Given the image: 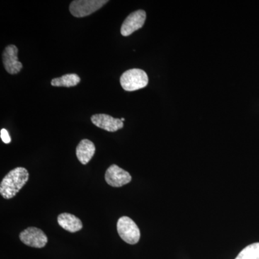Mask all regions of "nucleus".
I'll return each instance as SVG.
<instances>
[{"mask_svg":"<svg viewBox=\"0 0 259 259\" xmlns=\"http://www.w3.org/2000/svg\"><path fill=\"white\" fill-rule=\"evenodd\" d=\"M28 180V170L23 167H17L11 170L2 180L0 194L3 198L12 199L20 192Z\"/></svg>","mask_w":259,"mask_h":259,"instance_id":"f257e3e1","label":"nucleus"},{"mask_svg":"<svg viewBox=\"0 0 259 259\" xmlns=\"http://www.w3.org/2000/svg\"><path fill=\"white\" fill-rule=\"evenodd\" d=\"M120 82L122 89L125 91H136L147 86L148 75L142 69L127 70L120 76Z\"/></svg>","mask_w":259,"mask_h":259,"instance_id":"f03ea898","label":"nucleus"},{"mask_svg":"<svg viewBox=\"0 0 259 259\" xmlns=\"http://www.w3.org/2000/svg\"><path fill=\"white\" fill-rule=\"evenodd\" d=\"M117 230L122 241L128 244H136L141 238L139 227L131 218L123 216L117 223Z\"/></svg>","mask_w":259,"mask_h":259,"instance_id":"7ed1b4c3","label":"nucleus"},{"mask_svg":"<svg viewBox=\"0 0 259 259\" xmlns=\"http://www.w3.org/2000/svg\"><path fill=\"white\" fill-rule=\"evenodd\" d=\"M107 3V0H74L70 4V13L76 18H84L100 10Z\"/></svg>","mask_w":259,"mask_h":259,"instance_id":"20e7f679","label":"nucleus"},{"mask_svg":"<svg viewBox=\"0 0 259 259\" xmlns=\"http://www.w3.org/2000/svg\"><path fill=\"white\" fill-rule=\"evenodd\" d=\"M20 241L32 248H41L48 243V237L44 232L35 227H29L20 233Z\"/></svg>","mask_w":259,"mask_h":259,"instance_id":"39448f33","label":"nucleus"},{"mask_svg":"<svg viewBox=\"0 0 259 259\" xmlns=\"http://www.w3.org/2000/svg\"><path fill=\"white\" fill-rule=\"evenodd\" d=\"M146 19L144 10H139L130 14L121 26L120 32L123 36H129L144 26Z\"/></svg>","mask_w":259,"mask_h":259,"instance_id":"423d86ee","label":"nucleus"},{"mask_svg":"<svg viewBox=\"0 0 259 259\" xmlns=\"http://www.w3.org/2000/svg\"><path fill=\"white\" fill-rule=\"evenodd\" d=\"M105 178L107 183L113 187H122L132 180V177L128 172L116 164H112L107 168Z\"/></svg>","mask_w":259,"mask_h":259,"instance_id":"0eeeda50","label":"nucleus"},{"mask_svg":"<svg viewBox=\"0 0 259 259\" xmlns=\"http://www.w3.org/2000/svg\"><path fill=\"white\" fill-rule=\"evenodd\" d=\"M18 49L15 45L8 46L3 51V65L10 74H18L23 69V64L18 60Z\"/></svg>","mask_w":259,"mask_h":259,"instance_id":"6e6552de","label":"nucleus"},{"mask_svg":"<svg viewBox=\"0 0 259 259\" xmlns=\"http://www.w3.org/2000/svg\"><path fill=\"white\" fill-rule=\"evenodd\" d=\"M91 121L97 127L108 132H116L122 128L124 126L123 122H122L121 119L114 118L107 114L94 115L91 117Z\"/></svg>","mask_w":259,"mask_h":259,"instance_id":"1a4fd4ad","label":"nucleus"},{"mask_svg":"<svg viewBox=\"0 0 259 259\" xmlns=\"http://www.w3.org/2000/svg\"><path fill=\"white\" fill-rule=\"evenodd\" d=\"M96 151L95 144L88 139L81 140L76 147V157L83 165L88 164L91 161Z\"/></svg>","mask_w":259,"mask_h":259,"instance_id":"9d476101","label":"nucleus"},{"mask_svg":"<svg viewBox=\"0 0 259 259\" xmlns=\"http://www.w3.org/2000/svg\"><path fill=\"white\" fill-rule=\"evenodd\" d=\"M57 221L63 229L70 233H76L81 231L83 228L81 220L70 213L64 212L59 214L58 216Z\"/></svg>","mask_w":259,"mask_h":259,"instance_id":"9b49d317","label":"nucleus"},{"mask_svg":"<svg viewBox=\"0 0 259 259\" xmlns=\"http://www.w3.org/2000/svg\"><path fill=\"white\" fill-rule=\"evenodd\" d=\"M81 81V79L76 74H65L61 77L55 78L51 80V83L54 87H64L73 88L76 86Z\"/></svg>","mask_w":259,"mask_h":259,"instance_id":"f8f14e48","label":"nucleus"},{"mask_svg":"<svg viewBox=\"0 0 259 259\" xmlns=\"http://www.w3.org/2000/svg\"><path fill=\"white\" fill-rule=\"evenodd\" d=\"M236 259H259V243L245 247L240 252Z\"/></svg>","mask_w":259,"mask_h":259,"instance_id":"ddd939ff","label":"nucleus"},{"mask_svg":"<svg viewBox=\"0 0 259 259\" xmlns=\"http://www.w3.org/2000/svg\"><path fill=\"white\" fill-rule=\"evenodd\" d=\"M0 136H1L2 141L5 144H8L11 142V139H10V135L8 134V131L6 129H2L0 131Z\"/></svg>","mask_w":259,"mask_h":259,"instance_id":"4468645a","label":"nucleus"},{"mask_svg":"<svg viewBox=\"0 0 259 259\" xmlns=\"http://www.w3.org/2000/svg\"><path fill=\"white\" fill-rule=\"evenodd\" d=\"M121 120H122V122H123V121H125V118H121Z\"/></svg>","mask_w":259,"mask_h":259,"instance_id":"2eb2a0df","label":"nucleus"}]
</instances>
